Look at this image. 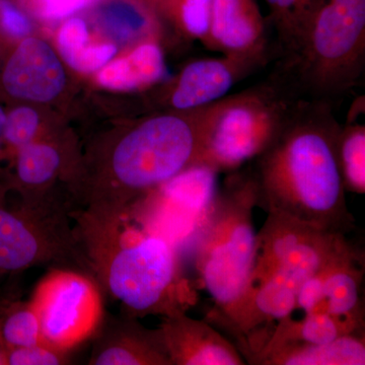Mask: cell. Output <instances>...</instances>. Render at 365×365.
Here are the masks:
<instances>
[{
	"label": "cell",
	"mask_w": 365,
	"mask_h": 365,
	"mask_svg": "<svg viewBox=\"0 0 365 365\" xmlns=\"http://www.w3.org/2000/svg\"><path fill=\"white\" fill-rule=\"evenodd\" d=\"M341 129L330 102L299 98L254 160L257 206L333 234L352 232L355 220L338 163Z\"/></svg>",
	"instance_id": "1"
},
{
	"label": "cell",
	"mask_w": 365,
	"mask_h": 365,
	"mask_svg": "<svg viewBox=\"0 0 365 365\" xmlns=\"http://www.w3.org/2000/svg\"><path fill=\"white\" fill-rule=\"evenodd\" d=\"M88 274L134 318L186 313L196 302L176 246L132 208L69 211Z\"/></svg>",
	"instance_id": "2"
},
{
	"label": "cell",
	"mask_w": 365,
	"mask_h": 365,
	"mask_svg": "<svg viewBox=\"0 0 365 365\" xmlns=\"http://www.w3.org/2000/svg\"><path fill=\"white\" fill-rule=\"evenodd\" d=\"M212 104L148 118L98 146L69 181L71 202L132 208L182 173L204 165Z\"/></svg>",
	"instance_id": "3"
},
{
	"label": "cell",
	"mask_w": 365,
	"mask_h": 365,
	"mask_svg": "<svg viewBox=\"0 0 365 365\" xmlns=\"http://www.w3.org/2000/svg\"><path fill=\"white\" fill-rule=\"evenodd\" d=\"M345 239V235L269 212L257 232L254 265L244 292L225 309H211L209 323L234 336L242 354L258 352L278 322L294 311L304 283Z\"/></svg>",
	"instance_id": "4"
},
{
	"label": "cell",
	"mask_w": 365,
	"mask_h": 365,
	"mask_svg": "<svg viewBox=\"0 0 365 365\" xmlns=\"http://www.w3.org/2000/svg\"><path fill=\"white\" fill-rule=\"evenodd\" d=\"M365 71V0H326L275 74L295 97L326 101L357 86Z\"/></svg>",
	"instance_id": "5"
},
{
	"label": "cell",
	"mask_w": 365,
	"mask_h": 365,
	"mask_svg": "<svg viewBox=\"0 0 365 365\" xmlns=\"http://www.w3.org/2000/svg\"><path fill=\"white\" fill-rule=\"evenodd\" d=\"M257 191L251 170L232 173L216 191L197 234L196 268L220 311L234 304L254 265L257 232L253 209Z\"/></svg>",
	"instance_id": "6"
},
{
	"label": "cell",
	"mask_w": 365,
	"mask_h": 365,
	"mask_svg": "<svg viewBox=\"0 0 365 365\" xmlns=\"http://www.w3.org/2000/svg\"><path fill=\"white\" fill-rule=\"evenodd\" d=\"M295 97L277 76L239 93L225 96L211 108L205 167L235 172L272 143L287 121Z\"/></svg>",
	"instance_id": "7"
},
{
	"label": "cell",
	"mask_w": 365,
	"mask_h": 365,
	"mask_svg": "<svg viewBox=\"0 0 365 365\" xmlns=\"http://www.w3.org/2000/svg\"><path fill=\"white\" fill-rule=\"evenodd\" d=\"M72 207L71 200L53 195L36 200L21 198L16 205L7 203L6 195H0V273L67 264L88 274L69 215Z\"/></svg>",
	"instance_id": "8"
},
{
	"label": "cell",
	"mask_w": 365,
	"mask_h": 365,
	"mask_svg": "<svg viewBox=\"0 0 365 365\" xmlns=\"http://www.w3.org/2000/svg\"><path fill=\"white\" fill-rule=\"evenodd\" d=\"M39 318L43 338L64 351L91 339L104 319L101 288L88 274L53 268L29 300Z\"/></svg>",
	"instance_id": "9"
},
{
	"label": "cell",
	"mask_w": 365,
	"mask_h": 365,
	"mask_svg": "<svg viewBox=\"0 0 365 365\" xmlns=\"http://www.w3.org/2000/svg\"><path fill=\"white\" fill-rule=\"evenodd\" d=\"M364 254L344 240L321 269L304 283L295 309L325 313L357 331L364 330L362 282Z\"/></svg>",
	"instance_id": "10"
},
{
	"label": "cell",
	"mask_w": 365,
	"mask_h": 365,
	"mask_svg": "<svg viewBox=\"0 0 365 365\" xmlns=\"http://www.w3.org/2000/svg\"><path fill=\"white\" fill-rule=\"evenodd\" d=\"M266 61L234 55L195 60L178 76L170 90V105L177 111H188L212 104Z\"/></svg>",
	"instance_id": "11"
},
{
	"label": "cell",
	"mask_w": 365,
	"mask_h": 365,
	"mask_svg": "<svg viewBox=\"0 0 365 365\" xmlns=\"http://www.w3.org/2000/svg\"><path fill=\"white\" fill-rule=\"evenodd\" d=\"M125 314L103 319L93 335L91 365H173L160 328L148 329Z\"/></svg>",
	"instance_id": "12"
},
{
	"label": "cell",
	"mask_w": 365,
	"mask_h": 365,
	"mask_svg": "<svg viewBox=\"0 0 365 365\" xmlns=\"http://www.w3.org/2000/svg\"><path fill=\"white\" fill-rule=\"evenodd\" d=\"M204 45L223 55L267 60V30L256 0H212Z\"/></svg>",
	"instance_id": "13"
},
{
	"label": "cell",
	"mask_w": 365,
	"mask_h": 365,
	"mask_svg": "<svg viewBox=\"0 0 365 365\" xmlns=\"http://www.w3.org/2000/svg\"><path fill=\"white\" fill-rule=\"evenodd\" d=\"M158 328L173 365H244L237 346L211 325L178 313L162 317Z\"/></svg>",
	"instance_id": "14"
},
{
	"label": "cell",
	"mask_w": 365,
	"mask_h": 365,
	"mask_svg": "<svg viewBox=\"0 0 365 365\" xmlns=\"http://www.w3.org/2000/svg\"><path fill=\"white\" fill-rule=\"evenodd\" d=\"M2 86L11 97L47 102L63 90L66 72L47 43L26 38L7 60Z\"/></svg>",
	"instance_id": "15"
},
{
	"label": "cell",
	"mask_w": 365,
	"mask_h": 365,
	"mask_svg": "<svg viewBox=\"0 0 365 365\" xmlns=\"http://www.w3.org/2000/svg\"><path fill=\"white\" fill-rule=\"evenodd\" d=\"M254 365H364V332L327 344L300 341L268 343L248 361Z\"/></svg>",
	"instance_id": "16"
},
{
	"label": "cell",
	"mask_w": 365,
	"mask_h": 365,
	"mask_svg": "<svg viewBox=\"0 0 365 365\" xmlns=\"http://www.w3.org/2000/svg\"><path fill=\"white\" fill-rule=\"evenodd\" d=\"M14 176L6 192L14 191L21 199H42L51 195L50 187L62 175L66 157L58 144L35 140L18 150L14 158Z\"/></svg>",
	"instance_id": "17"
},
{
	"label": "cell",
	"mask_w": 365,
	"mask_h": 365,
	"mask_svg": "<svg viewBox=\"0 0 365 365\" xmlns=\"http://www.w3.org/2000/svg\"><path fill=\"white\" fill-rule=\"evenodd\" d=\"M162 49L153 42H143L126 56L101 68L98 81L108 88L131 91L153 85L165 74Z\"/></svg>",
	"instance_id": "18"
},
{
	"label": "cell",
	"mask_w": 365,
	"mask_h": 365,
	"mask_svg": "<svg viewBox=\"0 0 365 365\" xmlns=\"http://www.w3.org/2000/svg\"><path fill=\"white\" fill-rule=\"evenodd\" d=\"M58 48L64 60L76 71L93 72L103 68L116 54V46L108 43H91L86 21L71 18L60 28Z\"/></svg>",
	"instance_id": "19"
},
{
	"label": "cell",
	"mask_w": 365,
	"mask_h": 365,
	"mask_svg": "<svg viewBox=\"0 0 365 365\" xmlns=\"http://www.w3.org/2000/svg\"><path fill=\"white\" fill-rule=\"evenodd\" d=\"M96 16L106 32L122 42L144 39L155 23L143 0H107L98 4Z\"/></svg>",
	"instance_id": "20"
},
{
	"label": "cell",
	"mask_w": 365,
	"mask_h": 365,
	"mask_svg": "<svg viewBox=\"0 0 365 365\" xmlns=\"http://www.w3.org/2000/svg\"><path fill=\"white\" fill-rule=\"evenodd\" d=\"M361 332L364 331L355 330L351 326L334 318L330 314L309 313L306 314L304 318L300 321H294L290 316L281 319L274 328L266 344L281 341H300L313 344H327L343 336Z\"/></svg>",
	"instance_id": "21"
},
{
	"label": "cell",
	"mask_w": 365,
	"mask_h": 365,
	"mask_svg": "<svg viewBox=\"0 0 365 365\" xmlns=\"http://www.w3.org/2000/svg\"><path fill=\"white\" fill-rule=\"evenodd\" d=\"M283 56L299 44L314 13L326 0H265Z\"/></svg>",
	"instance_id": "22"
},
{
	"label": "cell",
	"mask_w": 365,
	"mask_h": 365,
	"mask_svg": "<svg viewBox=\"0 0 365 365\" xmlns=\"http://www.w3.org/2000/svg\"><path fill=\"white\" fill-rule=\"evenodd\" d=\"M0 335L7 349L46 342L39 318L30 302H0Z\"/></svg>",
	"instance_id": "23"
},
{
	"label": "cell",
	"mask_w": 365,
	"mask_h": 365,
	"mask_svg": "<svg viewBox=\"0 0 365 365\" xmlns=\"http://www.w3.org/2000/svg\"><path fill=\"white\" fill-rule=\"evenodd\" d=\"M338 163L346 191L364 194V125L351 122L341 129L338 141Z\"/></svg>",
	"instance_id": "24"
},
{
	"label": "cell",
	"mask_w": 365,
	"mask_h": 365,
	"mask_svg": "<svg viewBox=\"0 0 365 365\" xmlns=\"http://www.w3.org/2000/svg\"><path fill=\"white\" fill-rule=\"evenodd\" d=\"M185 35L205 43L210 28L212 0H162Z\"/></svg>",
	"instance_id": "25"
},
{
	"label": "cell",
	"mask_w": 365,
	"mask_h": 365,
	"mask_svg": "<svg viewBox=\"0 0 365 365\" xmlns=\"http://www.w3.org/2000/svg\"><path fill=\"white\" fill-rule=\"evenodd\" d=\"M39 116L35 110L19 107L6 114L2 132V158H14L19 150L37 140Z\"/></svg>",
	"instance_id": "26"
},
{
	"label": "cell",
	"mask_w": 365,
	"mask_h": 365,
	"mask_svg": "<svg viewBox=\"0 0 365 365\" xmlns=\"http://www.w3.org/2000/svg\"><path fill=\"white\" fill-rule=\"evenodd\" d=\"M29 16L42 21L71 18L81 9L93 6L98 0H13Z\"/></svg>",
	"instance_id": "27"
},
{
	"label": "cell",
	"mask_w": 365,
	"mask_h": 365,
	"mask_svg": "<svg viewBox=\"0 0 365 365\" xmlns=\"http://www.w3.org/2000/svg\"><path fill=\"white\" fill-rule=\"evenodd\" d=\"M71 351L53 347L47 342L7 349V365L71 364Z\"/></svg>",
	"instance_id": "28"
},
{
	"label": "cell",
	"mask_w": 365,
	"mask_h": 365,
	"mask_svg": "<svg viewBox=\"0 0 365 365\" xmlns=\"http://www.w3.org/2000/svg\"><path fill=\"white\" fill-rule=\"evenodd\" d=\"M32 25L28 16L13 0H4L0 9V31L14 39H23L30 34Z\"/></svg>",
	"instance_id": "29"
},
{
	"label": "cell",
	"mask_w": 365,
	"mask_h": 365,
	"mask_svg": "<svg viewBox=\"0 0 365 365\" xmlns=\"http://www.w3.org/2000/svg\"><path fill=\"white\" fill-rule=\"evenodd\" d=\"M4 121H6V113L0 107V163L2 162V132H4ZM0 191H4V178L0 167Z\"/></svg>",
	"instance_id": "30"
},
{
	"label": "cell",
	"mask_w": 365,
	"mask_h": 365,
	"mask_svg": "<svg viewBox=\"0 0 365 365\" xmlns=\"http://www.w3.org/2000/svg\"><path fill=\"white\" fill-rule=\"evenodd\" d=\"M0 365H7V347L0 335Z\"/></svg>",
	"instance_id": "31"
},
{
	"label": "cell",
	"mask_w": 365,
	"mask_h": 365,
	"mask_svg": "<svg viewBox=\"0 0 365 365\" xmlns=\"http://www.w3.org/2000/svg\"><path fill=\"white\" fill-rule=\"evenodd\" d=\"M0 274H1V273H0Z\"/></svg>",
	"instance_id": "32"
}]
</instances>
